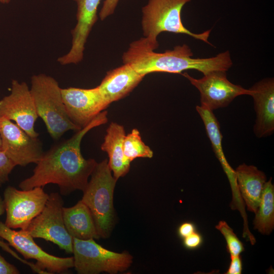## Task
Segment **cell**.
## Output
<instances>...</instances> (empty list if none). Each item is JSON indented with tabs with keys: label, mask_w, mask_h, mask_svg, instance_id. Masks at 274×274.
Masks as SVG:
<instances>
[{
	"label": "cell",
	"mask_w": 274,
	"mask_h": 274,
	"mask_svg": "<svg viewBox=\"0 0 274 274\" xmlns=\"http://www.w3.org/2000/svg\"><path fill=\"white\" fill-rule=\"evenodd\" d=\"M196 110L204 123L213 150L228 178L232 190L235 191V193H238L235 170L228 164L223 152L222 146L223 137L217 118L213 111L203 106H197Z\"/></svg>",
	"instance_id": "d6986e66"
},
{
	"label": "cell",
	"mask_w": 274,
	"mask_h": 274,
	"mask_svg": "<svg viewBox=\"0 0 274 274\" xmlns=\"http://www.w3.org/2000/svg\"><path fill=\"white\" fill-rule=\"evenodd\" d=\"M107 121V111H103L71 138L52 145L36 163L32 175L22 181L19 187L28 190L54 184L62 195L77 190L83 191L97 162L94 159L83 157L80 148L82 140L91 129Z\"/></svg>",
	"instance_id": "6da1fadb"
},
{
	"label": "cell",
	"mask_w": 274,
	"mask_h": 274,
	"mask_svg": "<svg viewBox=\"0 0 274 274\" xmlns=\"http://www.w3.org/2000/svg\"><path fill=\"white\" fill-rule=\"evenodd\" d=\"M2 150V141L0 138V151Z\"/></svg>",
	"instance_id": "4dcf8cb0"
},
{
	"label": "cell",
	"mask_w": 274,
	"mask_h": 274,
	"mask_svg": "<svg viewBox=\"0 0 274 274\" xmlns=\"http://www.w3.org/2000/svg\"><path fill=\"white\" fill-rule=\"evenodd\" d=\"M63 206V199L58 193H50L42 211L25 230L33 238L51 242L66 253H73V237L64 225Z\"/></svg>",
	"instance_id": "52a82bcc"
},
{
	"label": "cell",
	"mask_w": 274,
	"mask_h": 274,
	"mask_svg": "<svg viewBox=\"0 0 274 274\" xmlns=\"http://www.w3.org/2000/svg\"><path fill=\"white\" fill-rule=\"evenodd\" d=\"M108 160L98 163L83 191L81 200L88 207L100 237H108L115 222L113 194L116 180L111 174Z\"/></svg>",
	"instance_id": "277c9868"
},
{
	"label": "cell",
	"mask_w": 274,
	"mask_h": 274,
	"mask_svg": "<svg viewBox=\"0 0 274 274\" xmlns=\"http://www.w3.org/2000/svg\"><path fill=\"white\" fill-rule=\"evenodd\" d=\"M125 136L124 127L112 122L107 129L104 142L101 145V150L108 155V164L116 180L125 176L130 169L131 162L127 159L123 152Z\"/></svg>",
	"instance_id": "e0dca14e"
},
{
	"label": "cell",
	"mask_w": 274,
	"mask_h": 274,
	"mask_svg": "<svg viewBox=\"0 0 274 274\" xmlns=\"http://www.w3.org/2000/svg\"><path fill=\"white\" fill-rule=\"evenodd\" d=\"M230 263L226 274H241L242 271V261L240 255L230 256Z\"/></svg>",
	"instance_id": "484cf974"
},
{
	"label": "cell",
	"mask_w": 274,
	"mask_h": 274,
	"mask_svg": "<svg viewBox=\"0 0 274 274\" xmlns=\"http://www.w3.org/2000/svg\"><path fill=\"white\" fill-rule=\"evenodd\" d=\"M2 150L16 164L25 166L37 163L44 151L42 143L32 137L11 120L0 117Z\"/></svg>",
	"instance_id": "30bf717a"
},
{
	"label": "cell",
	"mask_w": 274,
	"mask_h": 274,
	"mask_svg": "<svg viewBox=\"0 0 274 274\" xmlns=\"http://www.w3.org/2000/svg\"><path fill=\"white\" fill-rule=\"evenodd\" d=\"M74 267L79 274L117 273L127 269L132 256L127 252L117 253L96 243L94 239L73 238Z\"/></svg>",
	"instance_id": "8992f818"
},
{
	"label": "cell",
	"mask_w": 274,
	"mask_h": 274,
	"mask_svg": "<svg viewBox=\"0 0 274 274\" xmlns=\"http://www.w3.org/2000/svg\"><path fill=\"white\" fill-rule=\"evenodd\" d=\"M215 228L219 230L224 237L227 244V251L230 256H238L244 251L242 242L225 221H219Z\"/></svg>",
	"instance_id": "7402d4cb"
},
{
	"label": "cell",
	"mask_w": 274,
	"mask_h": 274,
	"mask_svg": "<svg viewBox=\"0 0 274 274\" xmlns=\"http://www.w3.org/2000/svg\"><path fill=\"white\" fill-rule=\"evenodd\" d=\"M191 0H149L142 8V25L145 38L158 42L157 37L163 31L182 33L212 45L208 41L211 30L194 33L183 24L181 14L183 7Z\"/></svg>",
	"instance_id": "5b68a950"
},
{
	"label": "cell",
	"mask_w": 274,
	"mask_h": 274,
	"mask_svg": "<svg viewBox=\"0 0 274 274\" xmlns=\"http://www.w3.org/2000/svg\"><path fill=\"white\" fill-rule=\"evenodd\" d=\"M234 170L240 195L249 211L256 213L266 182V176L256 166L245 163L239 165Z\"/></svg>",
	"instance_id": "2e32d148"
},
{
	"label": "cell",
	"mask_w": 274,
	"mask_h": 274,
	"mask_svg": "<svg viewBox=\"0 0 274 274\" xmlns=\"http://www.w3.org/2000/svg\"><path fill=\"white\" fill-rule=\"evenodd\" d=\"M123 148L124 155L130 162L137 158H151L153 155V151L144 143L140 131L135 128L125 135Z\"/></svg>",
	"instance_id": "44dd1931"
},
{
	"label": "cell",
	"mask_w": 274,
	"mask_h": 274,
	"mask_svg": "<svg viewBox=\"0 0 274 274\" xmlns=\"http://www.w3.org/2000/svg\"><path fill=\"white\" fill-rule=\"evenodd\" d=\"M182 75L199 91L201 105L212 111L227 107L238 96L252 94L250 89L230 82L225 71L211 72L200 79L193 78L187 73Z\"/></svg>",
	"instance_id": "8fae6325"
},
{
	"label": "cell",
	"mask_w": 274,
	"mask_h": 274,
	"mask_svg": "<svg viewBox=\"0 0 274 274\" xmlns=\"http://www.w3.org/2000/svg\"><path fill=\"white\" fill-rule=\"evenodd\" d=\"M272 178L266 182L260 202L253 221L254 229L263 234H269L274 228V186Z\"/></svg>",
	"instance_id": "ffe728a7"
},
{
	"label": "cell",
	"mask_w": 274,
	"mask_h": 274,
	"mask_svg": "<svg viewBox=\"0 0 274 274\" xmlns=\"http://www.w3.org/2000/svg\"><path fill=\"white\" fill-rule=\"evenodd\" d=\"M119 1V0H105L99 13L101 20H105L114 13Z\"/></svg>",
	"instance_id": "d4e9b609"
},
{
	"label": "cell",
	"mask_w": 274,
	"mask_h": 274,
	"mask_svg": "<svg viewBox=\"0 0 274 274\" xmlns=\"http://www.w3.org/2000/svg\"><path fill=\"white\" fill-rule=\"evenodd\" d=\"M11 0H0V3L2 4H8L10 2Z\"/></svg>",
	"instance_id": "f546056e"
},
{
	"label": "cell",
	"mask_w": 274,
	"mask_h": 274,
	"mask_svg": "<svg viewBox=\"0 0 274 274\" xmlns=\"http://www.w3.org/2000/svg\"><path fill=\"white\" fill-rule=\"evenodd\" d=\"M5 212V203L3 199L0 195V216Z\"/></svg>",
	"instance_id": "f1b7e54d"
},
{
	"label": "cell",
	"mask_w": 274,
	"mask_h": 274,
	"mask_svg": "<svg viewBox=\"0 0 274 274\" xmlns=\"http://www.w3.org/2000/svg\"><path fill=\"white\" fill-rule=\"evenodd\" d=\"M57 81L45 74L31 78L30 91L38 117L44 121L47 131L54 140L59 139L65 132L82 129L70 119Z\"/></svg>",
	"instance_id": "3957f363"
},
{
	"label": "cell",
	"mask_w": 274,
	"mask_h": 274,
	"mask_svg": "<svg viewBox=\"0 0 274 274\" xmlns=\"http://www.w3.org/2000/svg\"><path fill=\"white\" fill-rule=\"evenodd\" d=\"M183 239L184 247L190 250L195 249L200 247L203 241L201 235L196 231Z\"/></svg>",
	"instance_id": "cb8c5ba5"
},
{
	"label": "cell",
	"mask_w": 274,
	"mask_h": 274,
	"mask_svg": "<svg viewBox=\"0 0 274 274\" xmlns=\"http://www.w3.org/2000/svg\"><path fill=\"white\" fill-rule=\"evenodd\" d=\"M19 270L9 263L0 254V274H19Z\"/></svg>",
	"instance_id": "4316f807"
},
{
	"label": "cell",
	"mask_w": 274,
	"mask_h": 274,
	"mask_svg": "<svg viewBox=\"0 0 274 274\" xmlns=\"http://www.w3.org/2000/svg\"><path fill=\"white\" fill-rule=\"evenodd\" d=\"M49 195L42 187L19 190L8 186L3 198L6 213L5 225L13 229L26 230L43 209Z\"/></svg>",
	"instance_id": "ba28073f"
},
{
	"label": "cell",
	"mask_w": 274,
	"mask_h": 274,
	"mask_svg": "<svg viewBox=\"0 0 274 274\" xmlns=\"http://www.w3.org/2000/svg\"><path fill=\"white\" fill-rule=\"evenodd\" d=\"M0 237L6 240L26 259L37 261L36 265L49 273H62L74 267V258L59 257L44 251L26 230L16 231L0 221Z\"/></svg>",
	"instance_id": "9c48e42d"
},
{
	"label": "cell",
	"mask_w": 274,
	"mask_h": 274,
	"mask_svg": "<svg viewBox=\"0 0 274 274\" xmlns=\"http://www.w3.org/2000/svg\"><path fill=\"white\" fill-rule=\"evenodd\" d=\"M62 214L65 228L73 238L83 240L100 238L90 211L81 200L73 207H63Z\"/></svg>",
	"instance_id": "ac0fdd59"
},
{
	"label": "cell",
	"mask_w": 274,
	"mask_h": 274,
	"mask_svg": "<svg viewBox=\"0 0 274 274\" xmlns=\"http://www.w3.org/2000/svg\"><path fill=\"white\" fill-rule=\"evenodd\" d=\"M145 76L126 63L108 72L97 87L110 105L127 95Z\"/></svg>",
	"instance_id": "9a60e30c"
},
{
	"label": "cell",
	"mask_w": 274,
	"mask_h": 274,
	"mask_svg": "<svg viewBox=\"0 0 274 274\" xmlns=\"http://www.w3.org/2000/svg\"><path fill=\"white\" fill-rule=\"evenodd\" d=\"M16 164L6 155L0 151V187L9 180V176Z\"/></svg>",
	"instance_id": "603a6c76"
},
{
	"label": "cell",
	"mask_w": 274,
	"mask_h": 274,
	"mask_svg": "<svg viewBox=\"0 0 274 274\" xmlns=\"http://www.w3.org/2000/svg\"><path fill=\"white\" fill-rule=\"evenodd\" d=\"M61 92L70 119L81 128L109 106L97 86L90 89L61 88Z\"/></svg>",
	"instance_id": "4fadbf2b"
},
{
	"label": "cell",
	"mask_w": 274,
	"mask_h": 274,
	"mask_svg": "<svg viewBox=\"0 0 274 274\" xmlns=\"http://www.w3.org/2000/svg\"><path fill=\"white\" fill-rule=\"evenodd\" d=\"M0 117L14 121L32 137L39 135L35 129L38 117L35 102L30 89L24 82L12 80L10 94L0 100Z\"/></svg>",
	"instance_id": "7c38bea8"
},
{
	"label": "cell",
	"mask_w": 274,
	"mask_h": 274,
	"mask_svg": "<svg viewBox=\"0 0 274 274\" xmlns=\"http://www.w3.org/2000/svg\"><path fill=\"white\" fill-rule=\"evenodd\" d=\"M256 115L254 132L258 138L266 137L274 130V80L263 79L250 88Z\"/></svg>",
	"instance_id": "5bb4252c"
},
{
	"label": "cell",
	"mask_w": 274,
	"mask_h": 274,
	"mask_svg": "<svg viewBox=\"0 0 274 274\" xmlns=\"http://www.w3.org/2000/svg\"><path fill=\"white\" fill-rule=\"evenodd\" d=\"M158 47V42L145 37L134 41L123 55V63L130 65L144 76L155 72L181 74L191 69L204 75L213 71L226 72L232 65L228 51L210 58H194L190 48L186 44L177 46L163 53L154 52Z\"/></svg>",
	"instance_id": "7a4b0ae2"
},
{
	"label": "cell",
	"mask_w": 274,
	"mask_h": 274,
	"mask_svg": "<svg viewBox=\"0 0 274 274\" xmlns=\"http://www.w3.org/2000/svg\"><path fill=\"white\" fill-rule=\"evenodd\" d=\"M195 231V225L193 223L189 222L183 223L178 229V235L182 238H184Z\"/></svg>",
	"instance_id": "83f0119b"
}]
</instances>
